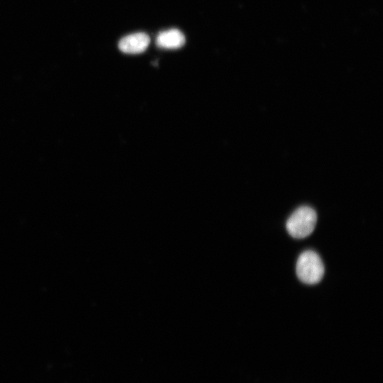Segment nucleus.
I'll use <instances>...</instances> for the list:
<instances>
[{"instance_id": "obj_3", "label": "nucleus", "mask_w": 383, "mask_h": 383, "mask_svg": "<svg viewBox=\"0 0 383 383\" xmlns=\"http://www.w3.org/2000/svg\"><path fill=\"white\" fill-rule=\"evenodd\" d=\"M150 43L149 36L144 33L128 35L118 43L119 50L128 54H138L144 52Z\"/></svg>"}, {"instance_id": "obj_1", "label": "nucleus", "mask_w": 383, "mask_h": 383, "mask_svg": "<svg viewBox=\"0 0 383 383\" xmlns=\"http://www.w3.org/2000/svg\"><path fill=\"white\" fill-rule=\"evenodd\" d=\"M296 272L298 278L307 284L318 283L324 274V265L319 255L313 250H306L299 257Z\"/></svg>"}, {"instance_id": "obj_4", "label": "nucleus", "mask_w": 383, "mask_h": 383, "mask_svg": "<svg viewBox=\"0 0 383 383\" xmlns=\"http://www.w3.org/2000/svg\"><path fill=\"white\" fill-rule=\"evenodd\" d=\"M185 43V37L178 29L161 32L156 38L158 47L165 49H177Z\"/></svg>"}, {"instance_id": "obj_2", "label": "nucleus", "mask_w": 383, "mask_h": 383, "mask_svg": "<svg viewBox=\"0 0 383 383\" xmlns=\"http://www.w3.org/2000/svg\"><path fill=\"white\" fill-rule=\"evenodd\" d=\"M317 215L314 209L303 206L296 209L288 218L286 227L289 234L294 238H304L314 230Z\"/></svg>"}]
</instances>
